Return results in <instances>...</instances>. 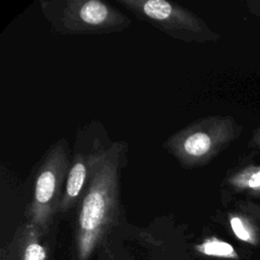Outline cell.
<instances>
[{"instance_id": "1", "label": "cell", "mask_w": 260, "mask_h": 260, "mask_svg": "<svg viewBox=\"0 0 260 260\" xmlns=\"http://www.w3.org/2000/svg\"><path fill=\"white\" fill-rule=\"evenodd\" d=\"M94 147V157L80 202L75 234L78 260H87L118 216L120 166L124 146Z\"/></svg>"}, {"instance_id": "2", "label": "cell", "mask_w": 260, "mask_h": 260, "mask_svg": "<svg viewBox=\"0 0 260 260\" xmlns=\"http://www.w3.org/2000/svg\"><path fill=\"white\" fill-rule=\"evenodd\" d=\"M232 117L209 116L177 131L165 142V148L185 169L209 162L240 133Z\"/></svg>"}, {"instance_id": "3", "label": "cell", "mask_w": 260, "mask_h": 260, "mask_svg": "<svg viewBox=\"0 0 260 260\" xmlns=\"http://www.w3.org/2000/svg\"><path fill=\"white\" fill-rule=\"evenodd\" d=\"M41 9L54 30L65 35L119 32L130 19L101 0L42 1Z\"/></svg>"}, {"instance_id": "4", "label": "cell", "mask_w": 260, "mask_h": 260, "mask_svg": "<svg viewBox=\"0 0 260 260\" xmlns=\"http://www.w3.org/2000/svg\"><path fill=\"white\" fill-rule=\"evenodd\" d=\"M138 19L183 42L205 43L218 36L196 14L187 8L166 0H118Z\"/></svg>"}, {"instance_id": "5", "label": "cell", "mask_w": 260, "mask_h": 260, "mask_svg": "<svg viewBox=\"0 0 260 260\" xmlns=\"http://www.w3.org/2000/svg\"><path fill=\"white\" fill-rule=\"evenodd\" d=\"M69 160L64 139L55 143L45 155L36 176L34 193L28 208V222L46 233L59 210Z\"/></svg>"}, {"instance_id": "6", "label": "cell", "mask_w": 260, "mask_h": 260, "mask_svg": "<svg viewBox=\"0 0 260 260\" xmlns=\"http://www.w3.org/2000/svg\"><path fill=\"white\" fill-rule=\"evenodd\" d=\"M93 157L94 147L87 154L77 153L74 156L69 167L58 212H67L77 202L79 197L83 195L91 172Z\"/></svg>"}, {"instance_id": "7", "label": "cell", "mask_w": 260, "mask_h": 260, "mask_svg": "<svg viewBox=\"0 0 260 260\" xmlns=\"http://www.w3.org/2000/svg\"><path fill=\"white\" fill-rule=\"evenodd\" d=\"M41 234V231L30 222L23 226L16 260H46L47 251L40 241Z\"/></svg>"}, {"instance_id": "8", "label": "cell", "mask_w": 260, "mask_h": 260, "mask_svg": "<svg viewBox=\"0 0 260 260\" xmlns=\"http://www.w3.org/2000/svg\"><path fill=\"white\" fill-rule=\"evenodd\" d=\"M228 183L236 191L260 196V166H248L235 172Z\"/></svg>"}, {"instance_id": "9", "label": "cell", "mask_w": 260, "mask_h": 260, "mask_svg": "<svg viewBox=\"0 0 260 260\" xmlns=\"http://www.w3.org/2000/svg\"><path fill=\"white\" fill-rule=\"evenodd\" d=\"M195 250L203 255L214 256V257H236L237 254L232 245L221 240L210 238L205 240L199 245L195 246Z\"/></svg>"}, {"instance_id": "10", "label": "cell", "mask_w": 260, "mask_h": 260, "mask_svg": "<svg viewBox=\"0 0 260 260\" xmlns=\"http://www.w3.org/2000/svg\"><path fill=\"white\" fill-rule=\"evenodd\" d=\"M230 224L234 234L242 241L255 243V231L251 220L245 215L238 213L230 216Z\"/></svg>"}]
</instances>
